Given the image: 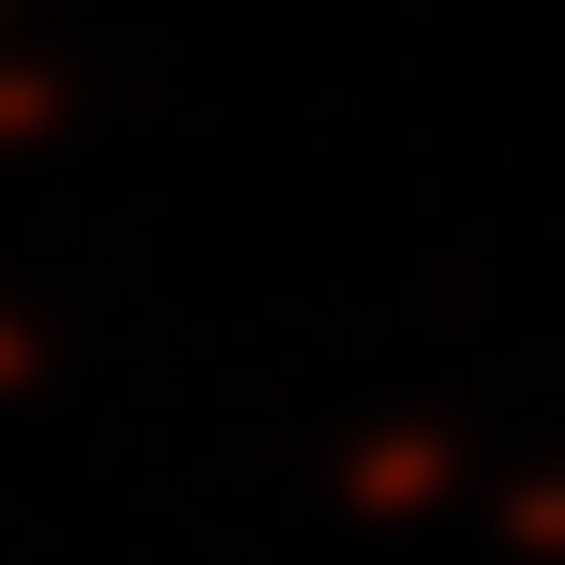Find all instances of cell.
<instances>
[{"label":"cell","instance_id":"6da1fadb","mask_svg":"<svg viewBox=\"0 0 565 565\" xmlns=\"http://www.w3.org/2000/svg\"><path fill=\"white\" fill-rule=\"evenodd\" d=\"M447 491V447L431 431H402V447H358V507H431Z\"/></svg>","mask_w":565,"mask_h":565},{"label":"cell","instance_id":"7a4b0ae2","mask_svg":"<svg viewBox=\"0 0 565 565\" xmlns=\"http://www.w3.org/2000/svg\"><path fill=\"white\" fill-rule=\"evenodd\" d=\"M507 536H536V551H565V491H521V507H507Z\"/></svg>","mask_w":565,"mask_h":565}]
</instances>
